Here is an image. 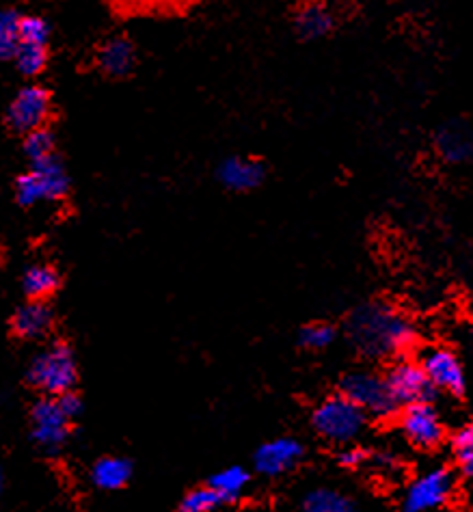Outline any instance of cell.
I'll return each instance as SVG.
<instances>
[{
  "label": "cell",
  "mask_w": 473,
  "mask_h": 512,
  "mask_svg": "<svg viewBox=\"0 0 473 512\" xmlns=\"http://www.w3.org/2000/svg\"><path fill=\"white\" fill-rule=\"evenodd\" d=\"M346 333L359 353L372 359L398 357L417 340L413 322L387 303L357 307L346 322Z\"/></svg>",
  "instance_id": "obj_1"
},
{
  "label": "cell",
  "mask_w": 473,
  "mask_h": 512,
  "mask_svg": "<svg viewBox=\"0 0 473 512\" xmlns=\"http://www.w3.org/2000/svg\"><path fill=\"white\" fill-rule=\"evenodd\" d=\"M26 379L48 398H59L67 392H74L78 381V363L72 346L67 342H52L46 346L42 353L33 357Z\"/></svg>",
  "instance_id": "obj_2"
},
{
  "label": "cell",
  "mask_w": 473,
  "mask_h": 512,
  "mask_svg": "<svg viewBox=\"0 0 473 512\" xmlns=\"http://www.w3.org/2000/svg\"><path fill=\"white\" fill-rule=\"evenodd\" d=\"M70 191V178L59 154L31 163V169L16 180V201L22 208H33L44 201H59Z\"/></svg>",
  "instance_id": "obj_3"
},
{
  "label": "cell",
  "mask_w": 473,
  "mask_h": 512,
  "mask_svg": "<svg viewBox=\"0 0 473 512\" xmlns=\"http://www.w3.org/2000/svg\"><path fill=\"white\" fill-rule=\"evenodd\" d=\"M312 422L324 439L335 443H348L361 433L363 422H366V413L346 396L337 394L318 404Z\"/></svg>",
  "instance_id": "obj_4"
},
{
  "label": "cell",
  "mask_w": 473,
  "mask_h": 512,
  "mask_svg": "<svg viewBox=\"0 0 473 512\" xmlns=\"http://www.w3.org/2000/svg\"><path fill=\"white\" fill-rule=\"evenodd\" d=\"M342 396L374 417H387L398 409V404L391 398L385 376L372 372H353L342 381Z\"/></svg>",
  "instance_id": "obj_5"
},
{
  "label": "cell",
  "mask_w": 473,
  "mask_h": 512,
  "mask_svg": "<svg viewBox=\"0 0 473 512\" xmlns=\"http://www.w3.org/2000/svg\"><path fill=\"white\" fill-rule=\"evenodd\" d=\"M50 113L52 100L48 89L42 85H26L7 106V126L18 134H29L33 130L46 128Z\"/></svg>",
  "instance_id": "obj_6"
},
{
  "label": "cell",
  "mask_w": 473,
  "mask_h": 512,
  "mask_svg": "<svg viewBox=\"0 0 473 512\" xmlns=\"http://www.w3.org/2000/svg\"><path fill=\"white\" fill-rule=\"evenodd\" d=\"M70 420L63 415L57 398H42L33 404L31 411V437L35 446L46 454L63 450L70 437Z\"/></svg>",
  "instance_id": "obj_7"
},
{
  "label": "cell",
  "mask_w": 473,
  "mask_h": 512,
  "mask_svg": "<svg viewBox=\"0 0 473 512\" xmlns=\"http://www.w3.org/2000/svg\"><path fill=\"white\" fill-rule=\"evenodd\" d=\"M454 478L448 469H430L415 478L402 497L404 512H428L443 506L452 497Z\"/></svg>",
  "instance_id": "obj_8"
},
{
  "label": "cell",
  "mask_w": 473,
  "mask_h": 512,
  "mask_svg": "<svg viewBox=\"0 0 473 512\" xmlns=\"http://www.w3.org/2000/svg\"><path fill=\"white\" fill-rule=\"evenodd\" d=\"M385 383L398 407L400 404L402 407H409V404L417 402H430L437 394V389L430 385L420 363L407 359H402L396 366H391V370L385 376Z\"/></svg>",
  "instance_id": "obj_9"
},
{
  "label": "cell",
  "mask_w": 473,
  "mask_h": 512,
  "mask_svg": "<svg viewBox=\"0 0 473 512\" xmlns=\"http://www.w3.org/2000/svg\"><path fill=\"white\" fill-rule=\"evenodd\" d=\"M400 428L413 446L426 450L437 448L445 435L441 417L430 402H417L404 407L400 415Z\"/></svg>",
  "instance_id": "obj_10"
},
{
  "label": "cell",
  "mask_w": 473,
  "mask_h": 512,
  "mask_svg": "<svg viewBox=\"0 0 473 512\" xmlns=\"http://www.w3.org/2000/svg\"><path fill=\"white\" fill-rule=\"evenodd\" d=\"M422 370L428 376L430 385L435 389H443L450 394H463L465 389V372L461 361L450 348H430L422 359Z\"/></svg>",
  "instance_id": "obj_11"
},
{
  "label": "cell",
  "mask_w": 473,
  "mask_h": 512,
  "mask_svg": "<svg viewBox=\"0 0 473 512\" xmlns=\"http://www.w3.org/2000/svg\"><path fill=\"white\" fill-rule=\"evenodd\" d=\"M435 147L443 163L469 165L473 163V128L461 119L445 121L435 132Z\"/></svg>",
  "instance_id": "obj_12"
},
{
  "label": "cell",
  "mask_w": 473,
  "mask_h": 512,
  "mask_svg": "<svg viewBox=\"0 0 473 512\" xmlns=\"http://www.w3.org/2000/svg\"><path fill=\"white\" fill-rule=\"evenodd\" d=\"M216 180L227 191L247 193L262 186V182L266 180V167L260 160L249 156H229L216 167Z\"/></svg>",
  "instance_id": "obj_13"
},
{
  "label": "cell",
  "mask_w": 473,
  "mask_h": 512,
  "mask_svg": "<svg viewBox=\"0 0 473 512\" xmlns=\"http://www.w3.org/2000/svg\"><path fill=\"white\" fill-rule=\"evenodd\" d=\"M303 456L301 443L290 437H281L264 443V446L255 452V469L264 476H281L290 471L294 465H299Z\"/></svg>",
  "instance_id": "obj_14"
},
{
  "label": "cell",
  "mask_w": 473,
  "mask_h": 512,
  "mask_svg": "<svg viewBox=\"0 0 473 512\" xmlns=\"http://www.w3.org/2000/svg\"><path fill=\"white\" fill-rule=\"evenodd\" d=\"M54 325V314L48 303L29 301L16 309L11 318V331L20 340H39L50 333Z\"/></svg>",
  "instance_id": "obj_15"
},
{
  "label": "cell",
  "mask_w": 473,
  "mask_h": 512,
  "mask_svg": "<svg viewBox=\"0 0 473 512\" xmlns=\"http://www.w3.org/2000/svg\"><path fill=\"white\" fill-rule=\"evenodd\" d=\"M96 59L106 76L124 78L137 65V48L128 37H113L100 46Z\"/></svg>",
  "instance_id": "obj_16"
},
{
  "label": "cell",
  "mask_w": 473,
  "mask_h": 512,
  "mask_svg": "<svg viewBox=\"0 0 473 512\" xmlns=\"http://www.w3.org/2000/svg\"><path fill=\"white\" fill-rule=\"evenodd\" d=\"M335 26L333 13L316 0H309L294 16V29L307 42H316V39L327 37Z\"/></svg>",
  "instance_id": "obj_17"
},
{
  "label": "cell",
  "mask_w": 473,
  "mask_h": 512,
  "mask_svg": "<svg viewBox=\"0 0 473 512\" xmlns=\"http://www.w3.org/2000/svg\"><path fill=\"white\" fill-rule=\"evenodd\" d=\"M132 478V463L121 456H102L91 467L93 487L102 491L124 489Z\"/></svg>",
  "instance_id": "obj_18"
},
{
  "label": "cell",
  "mask_w": 473,
  "mask_h": 512,
  "mask_svg": "<svg viewBox=\"0 0 473 512\" xmlns=\"http://www.w3.org/2000/svg\"><path fill=\"white\" fill-rule=\"evenodd\" d=\"M61 288V275L50 264L29 266L22 275V290L29 301H48Z\"/></svg>",
  "instance_id": "obj_19"
},
{
  "label": "cell",
  "mask_w": 473,
  "mask_h": 512,
  "mask_svg": "<svg viewBox=\"0 0 473 512\" xmlns=\"http://www.w3.org/2000/svg\"><path fill=\"white\" fill-rule=\"evenodd\" d=\"M208 484L216 493L221 495V500L225 504L234 502V500H238L240 493L245 491V487L249 484V471L238 467V465L225 467L221 471H216Z\"/></svg>",
  "instance_id": "obj_20"
},
{
  "label": "cell",
  "mask_w": 473,
  "mask_h": 512,
  "mask_svg": "<svg viewBox=\"0 0 473 512\" xmlns=\"http://www.w3.org/2000/svg\"><path fill=\"white\" fill-rule=\"evenodd\" d=\"M20 13L16 9L0 11V61H13L20 48Z\"/></svg>",
  "instance_id": "obj_21"
},
{
  "label": "cell",
  "mask_w": 473,
  "mask_h": 512,
  "mask_svg": "<svg viewBox=\"0 0 473 512\" xmlns=\"http://www.w3.org/2000/svg\"><path fill=\"white\" fill-rule=\"evenodd\" d=\"M303 512H355V508L337 491L316 489L305 495Z\"/></svg>",
  "instance_id": "obj_22"
},
{
  "label": "cell",
  "mask_w": 473,
  "mask_h": 512,
  "mask_svg": "<svg viewBox=\"0 0 473 512\" xmlns=\"http://www.w3.org/2000/svg\"><path fill=\"white\" fill-rule=\"evenodd\" d=\"M18 72L26 78H35L46 70L48 65V46H22L18 48L16 57H13Z\"/></svg>",
  "instance_id": "obj_23"
},
{
  "label": "cell",
  "mask_w": 473,
  "mask_h": 512,
  "mask_svg": "<svg viewBox=\"0 0 473 512\" xmlns=\"http://www.w3.org/2000/svg\"><path fill=\"white\" fill-rule=\"evenodd\" d=\"M24 154L31 160V163H37V160L57 154L54 134L48 128H39V130L24 134Z\"/></svg>",
  "instance_id": "obj_24"
},
{
  "label": "cell",
  "mask_w": 473,
  "mask_h": 512,
  "mask_svg": "<svg viewBox=\"0 0 473 512\" xmlns=\"http://www.w3.org/2000/svg\"><path fill=\"white\" fill-rule=\"evenodd\" d=\"M223 504L225 502L221 500V495L208 484V487H199L186 493L180 502V512H216Z\"/></svg>",
  "instance_id": "obj_25"
},
{
  "label": "cell",
  "mask_w": 473,
  "mask_h": 512,
  "mask_svg": "<svg viewBox=\"0 0 473 512\" xmlns=\"http://www.w3.org/2000/svg\"><path fill=\"white\" fill-rule=\"evenodd\" d=\"M50 24L39 16L20 18V44L22 46H48Z\"/></svg>",
  "instance_id": "obj_26"
},
{
  "label": "cell",
  "mask_w": 473,
  "mask_h": 512,
  "mask_svg": "<svg viewBox=\"0 0 473 512\" xmlns=\"http://www.w3.org/2000/svg\"><path fill=\"white\" fill-rule=\"evenodd\" d=\"M454 456L463 474L473 476V422L463 426L454 437Z\"/></svg>",
  "instance_id": "obj_27"
},
{
  "label": "cell",
  "mask_w": 473,
  "mask_h": 512,
  "mask_svg": "<svg viewBox=\"0 0 473 512\" xmlns=\"http://www.w3.org/2000/svg\"><path fill=\"white\" fill-rule=\"evenodd\" d=\"M337 338V331L335 327L327 325V322H314V325H307L303 327L299 340L305 348H312V350H320V348H327L335 342Z\"/></svg>",
  "instance_id": "obj_28"
},
{
  "label": "cell",
  "mask_w": 473,
  "mask_h": 512,
  "mask_svg": "<svg viewBox=\"0 0 473 512\" xmlns=\"http://www.w3.org/2000/svg\"><path fill=\"white\" fill-rule=\"evenodd\" d=\"M57 402H59V407H61L63 415H65L70 422L78 420V417L83 415V409H85V407H83V398H80L76 392H67V394L59 396Z\"/></svg>",
  "instance_id": "obj_29"
},
{
  "label": "cell",
  "mask_w": 473,
  "mask_h": 512,
  "mask_svg": "<svg viewBox=\"0 0 473 512\" xmlns=\"http://www.w3.org/2000/svg\"><path fill=\"white\" fill-rule=\"evenodd\" d=\"M117 3L134 7V9H160V7H171L180 0H117Z\"/></svg>",
  "instance_id": "obj_30"
},
{
  "label": "cell",
  "mask_w": 473,
  "mask_h": 512,
  "mask_svg": "<svg viewBox=\"0 0 473 512\" xmlns=\"http://www.w3.org/2000/svg\"><path fill=\"white\" fill-rule=\"evenodd\" d=\"M340 463L344 467H359L361 463H366V452L359 450V448H346L340 454Z\"/></svg>",
  "instance_id": "obj_31"
},
{
  "label": "cell",
  "mask_w": 473,
  "mask_h": 512,
  "mask_svg": "<svg viewBox=\"0 0 473 512\" xmlns=\"http://www.w3.org/2000/svg\"><path fill=\"white\" fill-rule=\"evenodd\" d=\"M0 500H3V471H0Z\"/></svg>",
  "instance_id": "obj_32"
}]
</instances>
